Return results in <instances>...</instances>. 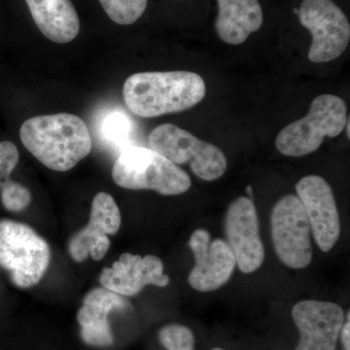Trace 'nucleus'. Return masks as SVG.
I'll return each instance as SVG.
<instances>
[{
    "instance_id": "1",
    "label": "nucleus",
    "mask_w": 350,
    "mask_h": 350,
    "mask_svg": "<svg viewBox=\"0 0 350 350\" xmlns=\"http://www.w3.org/2000/svg\"><path fill=\"white\" fill-rule=\"evenodd\" d=\"M20 137L39 162L56 172L73 169L93 147L86 123L68 113L27 120L21 126Z\"/></svg>"
},
{
    "instance_id": "2",
    "label": "nucleus",
    "mask_w": 350,
    "mask_h": 350,
    "mask_svg": "<svg viewBox=\"0 0 350 350\" xmlns=\"http://www.w3.org/2000/svg\"><path fill=\"white\" fill-rule=\"evenodd\" d=\"M206 94L202 76L184 70L135 73L123 89L126 107L142 118L184 111L200 103Z\"/></svg>"
},
{
    "instance_id": "3",
    "label": "nucleus",
    "mask_w": 350,
    "mask_h": 350,
    "mask_svg": "<svg viewBox=\"0 0 350 350\" xmlns=\"http://www.w3.org/2000/svg\"><path fill=\"white\" fill-rule=\"evenodd\" d=\"M112 177L119 187L153 190L163 196L183 194L192 185L188 174L169 159L137 145L121 151L113 165Z\"/></svg>"
},
{
    "instance_id": "4",
    "label": "nucleus",
    "mask_w": 350,
    "mask_h": 350,
    "mask_svg": "<svg viewBox=\"0 0 350 350\" xmlns=\"http://www.w3.org/2000/svg\"><path fill=\"white\" fill-rule=\"evenodd\" d=\"M347 105L335 94H324L315 98L304 118L282 129L275 138V147L282 155L303 157L313 153L324 138L337 137L345 130Z\"/></svg>"
},
{
    "instance_id": "5",
    "label": "nucleus",
    "mask_w": 350,
    "mask_h": 350,
    "mask_svg": "<svg viewBox=\"0 0 350 350\" xmlns=\"http://www.w3.org/2000/svg\"><path fill=\"white\" fill-rule=\"evenodd\" d=\"M49 244L29 226L0 221V267L16 286L29 288L40 282L49 268Z\"/></svg>"
},
{
    "instance_id": "6",
    "label": "nucleus",
    "mask_w": 350,
    "mask_h": 350,
    "mask_svg": "<svg viewBox=\"0 0 350 350\" xmlns=\"http://www.w3.org/2000/svg\"><path fill=\"white\" fill-rule=\"evenodd\" d=\"M148 142L151 149L175 165H190L193 174L202 180H217L227 170V159L217 146L172 124L154 129Z\"/></svg>"
},
{
    "instance_id": "7",
    "label": "nucleus",
    "mask_w": 350,
    "mask_h": 350,
    "mask_svg": "<svg viewBox=\"0 0 350 350\" xmlns=\"http://www.w3.org/2000/svg\"><path fill=\"white\" fill-rule=\"evenodd\" d=\"M293 13L312 36L308 54L310 62L328 63L347 50L350 40L349 20L334 0H301Z\"/></svg>"
},
{
    "instance_id": "8",
    "label": "nucleus",
    "mask_w": 350,
    "mask_h": 350,
    "mask_svg": "<svg viewBox=\"0 0 350 350\" xmlns=\"http://www.w3.org/2000/svg\"><path fill=\"white\" fill-rule=\"evenodd\" d=\"M271 236L278 258L291 269L306 268L312 260L310 222L301 200L286 195L273 206Z\"/></svg>"
},
{
    "instance_id": "9",
    "label": "nucleus",
    "mask_w": 350,
    "mask_h": 350,
    "mask_svg": "<svg viewBox=\"0 0 350 350\" xmlns=\"http://www.w3.org/2000/svg\"><path fill=\"white\" fill-rule=\"evenodd\" d=\"M296 192L308 216L313 238L320 250L329 252L340 234V215L330 184L319 175H308L296 184Z\"/></svg>"
},
{
    "instance_id": "10",
    "label": "nucleus",
    "mask_w": 350,
    "mask_h": 350,
    "mask_svg": "<svg viewBox=\"0 0 350 350\" xmlns=\"http://www.w3.org/2000/svg\"><path fill=\"white\" fill-rule=\"evenodd\" d=\"M225 231L239 269L244 273L256 271L264 262L265 250L252 200L239 197L230 204L226 213Z\"/></svg>"
},
{
    "instance_id": "11",
    "label": "nucleus",
    "mask_w": 350,
    "mask_h": 350,
    "mask_svg": "<svg viewBox=\"0 0 350 350\" xmlns=\"http://www.w3.org/2000/svg\"><path fill=\"white\" fill-rule=\"evenodd\" d=\"M189 246L196 264L189 275V284L199 292H211L222 287L231 278L237 266L236 257L227 241H211V234L204 229L193 232Z\"/></svg>"
},
{
    "instance_id": "12",
    "label": "nucleus",
    "mask_w": 350,
    "mask_h": 350,
    "mask_svg": "<svg viewBox=\"0 0 350 350\" xmlns=\"http://www.w3.org/2000/svg\"><path fill=\"white\" fill-rule=\"evenodd\" d=\"M292 317L301 334L296 350H336L345 322L340 306L330 301H301L294 306Z\"/></svg>"
},
{
    "instance_id": "13",
    "label": "nucleus",
    "mask_w": 350,
    "mask_h": 350,
    "mask_svg": "<svg viewBox=\"0 0 350 350\" xmlns=\"http://www.w3.org/2000/svg\"><path fill=\"white\" fill-rule=\"evenodd\" d=\"M100 280L103 288L122 296H135L146 285L165 287L170 283L169 276L163 275L160 258L131 253L122 254L112 268L103 269Z\"/></svg>"
},
{
    "instance_id": "14",
    "label": "nucleus",
    "mask_w": 350,
    "mask_h": 350,
    "mask_svg": "<svg viewBox=\"0 0 350 350\" xmlns=\"http://www.w3.org/2000/svg\"><path fill=\"white\" fill-rule=\"evenodd\" d=\"M128 303L107 288H96L85 297L77 313L82 340L93 347H109L113 335L108 317L113 310H126Z\"/></svg>"
},
{
    "instance_id": "15",
    "label": "nucleus",
    "mask_w": 350,
    "mask_h": 350,
    "mask_svg": "<svg viewBox=\"0 0 350 350\" xmlns=\"http://www.w3.org/2000/svg\"><path fill=\"white\" fill-rule=\"evenodd\" d=\"M214 29L229 45H241L262 29L265 22L261 0H215Z\"/></svg>"
},
{
    "instance_id": "16",
    "label": "nucleus",
    "mask_w": 350,
    "mask_h": 350,
    "mask_svg": "<svg viewBox=\"0 0 350 350\" xmlns=\"http://www.w3.org/2000/svg\"><path fill=\"white\" fill-rule=\"evenodd\" d=\"M32 19L53 42H70L80 31V21L70 0H25Z\"/></svg>"
},
{
    "instance_id": "17",
    "label": "nucleus",
    "mask_w": 350,
    "mask_h": 350,
    "mask_svg": "<svg viewBox=\"0 0 350 350\" xmlns=\"http://www.w3.org/2000/svg\"><path fill=\"white\" fill-rule=\"evenodd\" d=\"M121 227V213L111 195L98 193L92 204L90 221L84 231L91 236H113Z\"/></svg>"
},
{
    "instance_id": "18",
    "label": "nucleus",
    "mask_w": 350,
    "mask_h": 350,
    "mask_svg": "<svg viewBox=\"0 0 350 350\" xmlns=\"http://www.w3.org/2000/svg\"><path fill=\"white\" fill-rule=\"evenodd\" d=\"M133 126L128 115L118 110L107 113L100 120V135L105 144L118 149L120 153L131 146Z\"/></svg>"
},
{
    "instance_id": "19",
    "label": "nucleus",
    "mask_w": 350,
    "mask_h": 350,
    "mask_svg": "<svg viewBox=\"0 0 350 350\" xmlns=\"http://www.w3.org/2000/svg\"><path fill=\"white\" fill-rule=\"evenodd\" d=\"M110 247L108 236L94 237L84 230L72 237L68 244L69 253L76 262H83L88 256L100 261L107 254Z\"/></svg>"
},
{
    "instance_id": "20",
    "label": "nucleus",
    "mask_w": 350,
    "mask_h": 350,
    "mask_svg": "<svg viewBox=\"0 0 350 350\" xmlns=\"http://www.w3.org/2000/svg\"><path fill=\"white\" fill-rule=\"evenodd\" d=\"M108 17L122 25L135 24L142 17L148 0H98Z\"/></svg>"
},
{
    "instance_id": "21",
    "label": "nucleus",
    "mask_w": 350,
    "mask_h": 350,
    "mask_svg": "<svg viewBox=\"0 0 350 350\" xmlns=\"http://www.w3.org/2000/svg\"><path fill=\"white\" fill-rule=\"evenodd\" d=\"M159 338L167 350H194V336L185 326L172 324L163 327Z\"/></svg>"
},
{
    "instance_id": "22",
    "label": "nucleus",
    "mask_w": 350,
    "mask_h": 350,
    "mask_svg": "<svg viewBox=\"0 0 350 350\" xmlns=\"http://www.w3.org/2000/svg\"><path fill=\"white\" fill-rule=\"evenodd\" d=\"M1 200L7 211L19 213L29 206L31 194L25 186L6 179L2 187Z\"/></svg>"
},
{
    "instance_id": "23",
    "label": "nucleus",
    "mask_w": 350,
    "mask_h": 350,
    "mask_svg": "<svg viewBox=\"0 0 350 350\" xmlns=\"http://www.w3.org/2000/svg\"><path fill=\"white\" fill-rule=\"evenodd\" d=\"M19 162V151L11 142H0V178L8 179Z\"/></svg>"
},
{
    "instance_id": "24",
    "label": "nucleus",
    "mask_w": 350,
    "mask_h": 350,
    "mask_svg": "<svg viewBox=\"0 0 350 350\" xmlns=\"http://www.w3.org/2000/svg\"><path fill=\"white\" fill-rule=\"evenodd\" d=\"M349 317L347 320V324L342 326V342H344L345 347L347 350L350 349V340H349V331H350Z\"/></svg>"
},
{
    "instance_id": "25",
    "label": "nucleus",
    "mask_w": 350,
    "mask_h": 350,
    "mask_svg": "<svg viewBox=\"0 0 350 350\" xmlns=\"http://www.w3.org/2000/svg\"><path fill=\"white\" fill-rule=\"evenodd\" d=\"M345 128H347V137L349 138L350 133H349V118H347V124H345Z\"/></svg>"
},
{
    "instance_id": "26",
    "label": "nucleus",
    "mask_w": 350,
    "mask_h": 350,
    "mask_svg": "<svg viewBox=\"0 0 350 350\" xmlns=\"http://www.w3.org/2000/svg\"><path fill=\"white\" fill-rule=\"evenodd\" d=\"M213 350H223V349H214Z\"/></svg>"
}]
</instances>
